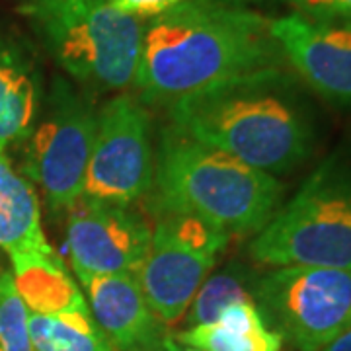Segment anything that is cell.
I'll list each match as a JSON object with an SVG mask.
<instances>
[{
	"label": "cell",
	"mask_w": 351,
	"mask_h": 351,
	"mask_svg": "<svg viewBox=\"0 0 351 351\" xmlns=\"http://www.w3.org/2000/svg\"><path fill=\"white\" fill-rule=\"evenodd\" d=\"M289 69L271 20L239 4L180 0L143 24L135 86L151 106L242 76Z\"/></svg>",
	"instance_id": "cell-1"
},
{
	"label": "cell",
	"mask_w": 351,
	"mask_h": 351,
	"mask_svg": "<svg viewBox=\"0 0 351 351\" xmlns=\"http://www.w3.org/2000/svg\"><path fill=\"white\" fill-rule=\"evenodd\" d=\"M168 123L267 174H289L316 145L308 106L289 69L205 88L170 104Z\"/></svg>",
	"instance_id": "cell-2"
},
{
	"label": "cell",
	"mask_w": 351,
	"mask_h": 351,
	"mask_svg": "<svg viewBox=\"0 0 351 351\" xmlns=\"http://www.w3.org/2000/svg\"><path fill=\"white\" fill-rule=\"evenodd\" d=\"M151 213L195 215L226 234H252L267 225L283 205L276 176L205 145L170 123L158 131Z\"/></svg>",
	"instance_id": "cell-3"
},
{
	"label": "cell",
	"mask_w": 351,
	"mask_h": 351,
	"mask_svg": "<svg viewBox=\"0 0 351 351\" xmlns=\"http://www.w3.org/2000/svg\"><path fill=\"white\" fill-rule=\"evenodd\" d=\"M20 10L78 84L101 92L135 84L143 22L110 0H25Z\"/></svg>",
	"instance_id": "cell-4"
},
{
	"label": "cell",
	"mask_w": 351,
	"mask_h": 351,
	"mask_svg": "<svg viewBox=\"0 0 351 351\" xmlns=\"http://www.w3.org/2000/svg\"><path fill=\"white\" fill-rule=\"evenodd\" d=\"M267 265L351 271V158L334 154L308 176L250 244Z\"/></svg>",
	"instance_id": "cell-5"
},
{
	"label": "cell",
	"mask_w": 351,
	"mask_h": 351,
	"mask_svg": "<svg viewBox=\"0 0 351 351\" xmlns=\"http://www.w3.org/2000/svg\"><path fill=\"white\" fill-rule=\"evenodd\" d=\"M265 324L297 351H320L351 326V271L283 265L254 281Z\"/></svg>",
	"instance_id": "cell-6"
},
{
	"label": "cell",
	"mask_w": 351,
	"mask_h": 351,
	"mask_svg": "<svg viewBox=\"0 0 351 351\" xmlns=\"http://www.w3.org/2000/svg\"><path fill=\"white\" fill-rule=\"evenodd\" d=\"M152 215L156 223L137 281L152 313L170 326L186 316L230 234L195 215L176 211Z\"/></svg>",
	"instance_id": "cell-7"
},
{
	"label": "cell",
	"mask_w": 351,
	"mask_h": 351,
	"mask_svg": "<svg viewBox=\"0 0 351 351\" xmlns=\"http://www.w3.org/2000/svg\"><path fill=\"white\" fill-rule=\"evenodd\" d=\"M41 108L27 137L25 172L53 211H66L84 191L98 112L64 78H55Z\"/></svg>",
	"instance_id": "cell-8"
},
{
	"label": "cell",
	"mask_w": 351,
	"mask_h": 351,
	"mask_svg": "<svg viewBox=\"0 0 351 351\" xmlns=\"http://www.w3.org/2000/svg\"><path fill=\"white\" fill-rule=\"evenodd\" d=\"M154 176L151 113L129 94H119L96 113V137L82 195L133 205L147 197Z\"/></svg>",
	"instance_id": "cell-9"
},
{
	"label": "cell",
	"mask_w": 351,
	"mask_h": 351,
	"mask_svg": "<svg viewBox=\"0 0 351 351\" xmlns=\"http://www.w3.org/2000/svg\"><path fill=\"white\" fill-rule=\"evenodd\" d=\"M151 239L152 226L133 205L80 195L66 209V248L78 279L137 276Z\"/></svg>",
	"instance_id": "cell-10"
},
{
	"label": "cell",
	"mask_w": 351,
	"mask_h": 351,
	"mask_svg": "<svg viewBox=\"0 0 351 351\" xmlns=\"http://www.w3.org/2000/svg\"><path fill=\"white\" fill-rule=\"evenodd\" d=\"M287 64L328 101L351 106V22L293 12L271 20Z\"/></svg>",
	"instance_id": "cell-11"
},
{
	"label": "cell",
	"mask_w": 351,
	"mask_h": 351,
	"mask_svg": "<svg viewBox=\"0 0 351 351\" xmlns=\"http://www.w3.org/2000/svg\"><path fill=\"white\" fill-rule=\"evenodd\" d=\"M90 313L115 351H160L168 338L166 324L152 313L137 276H86Z\"/></svg>",
	"instance_id": "cell-12"
},
{
	"label": "cell",
	"mask_w": 351,
	"mask_h": 351,
	"mask_svg": "<svg viewBox=\"0 0 351 351\" xmlns=\"http://www.w3.org/2000/svg\"><path fill=\"white\" fill-rule=\"evenodd\" d=\"M41 104L36 57L18 39L0 34V149L29 137Z\"/></svg>",
	"instance_id": "cell-13"
},
{
	"label": "cell",
	"mask_w": 351,
	"mask_h": 351,
	"mask_svg": "<svg viewBox=\"0 0 351 351\" xmlns=\"http://www.w3.org/2000/svg\"><path fill=\"white\" fill-rule=\"evenodd\" d=\"M10 262L16 291L29 313L66 314L90 311L86 297L55 252L18 254L10 256Z\"/></svg>",
	"instance_id": "cell-14"
},
{
	"label": "cell",
	"mask_w": 351,
	"mask_h": 351,
	"mask_svg": "<svg viewBox=\"0 0 351 351\" xmlns=\"http://www.w3.org/2000/svg\"><path fill=\"white\" fill-rule=\"evenodd\" d=\"M0 248L8 256L55 252L41 226L38 193L0 149Z\"/></svg>",
	"instance_id": "cell-15"
},
{
	"label": "cell",
	"mask_w": 351,
	"mask_h": 351,
	"mask_svg": "<svg viewBox=\"0 0 351 351\" xmlns=\"http://www.w3.org/2000/svg\"><path fill=\"white\" fill-rule=\"evenodd\" d=\"M178 341L203 351H281L283 338L265 324L256 302L230 304L211 324L188 328Z\"/></svg>",
	"instance_id": "cell-16"
},
{
	"label": "cell",
	"mask_w": 351,
	"mask_h": 351,
	"mask_svg": "<svg viewBox=\"0 0 351 351\" xmlns=\"http://www.w3.org/2000/svg\"><path fill=\"white\" fill-rule=\"evenodd\" d=\"M34 351H113L90 311L66 314L29 313Z\"/></svg>",
	"instance_id": "cell-17"
},
{
	"label": "cell",
	"mask_w": 351,
	"mask_h": 351,
	"mask_svg": "<svg viewBox=\"0 0 351 351\" xmlns=\"http://www.w3.org/2000/svg\"><path fill=\"white\" fill-rule=\"evenodd\" d=\"M254 281L256 277L237 263L207 277L197 289L188 313L184 316L186 330L201 324H211L230 304L254 302Z\"/></svg>",
	"instance_id": "cell-18"
},
{
	"label": "cell",
	"mask_w": 351,
	"mask_h": 351,
	"mask_svg": "<svg viewBox=\"0 0 351 351\" xmlns=\"http://www.w3.org/2000/svg\"><path fill=\"white\" fill-rule=\"evenodd\" d=\"M29 311L18 295L12 271L0 269V351H34Z\"/></svg>",
	"instance_id": "cell-19"
},
{
	"label": "cell",
	"mask_w": 351,
	"mask_h": 351,
	"mask_svg": "<svg viewBox=\"0 0 351 351\" xmlns=\"http://www.w3.org/2000/svg\"><path fill=\"white\" fill-rule=\"evenodd\" d=\"M297 12L324 20L351 22V0H289Z\"/></svg>",
	"instance_id": "cell-20"
},
{
	"label": "cell",
	"mask_w": 351,
	"mask_h": 351,
	"mask_svg": "<svg viewBox=\"0 0 351 351\" xmlns=\"http://www.w3.org/2000/svg\"><path fill=\"white\" fill-rule=\"evenodd\" d=\"M110 2L119 12L129 14L137 20H151L174 8L180 0H110Z\"/></svg>",
	"instance_id": "cell-21"
},
{
	"label": "cell",
	"mask_w": 351,
	"mask_h": 351,
	"mask_svg": "<svg viewBox=\"0 0 351 351\" xmlns=\"http://www.w3.org/2000/svg\"><path fill=\"white\" fill-rule=\"evenodd\" d=\"M320 351H351V326L346 328Z\"/></svg>",
	"instance_id": "cell-22"
},
{
	"label": "cell",
	"mask_w": 351,
	"mask_h": 351,
	"mask_svg": "<svg viewBox=\"0 0 351 351\" xmlns=\"http://www.w3.org/2000/svg\"><path fill=\"white\" fill-rule=\"evenodd\" d=\"M160 351H203V350H197V348H191V346H186V343H182V341H178L176 338H166L164 341L162 350Z\"/></svg>",
	"instance_id": "cell-23"
},
{
	"label": "cell",
	"mask_w": 351,
	"mask_h": 351,
	"mask_svg": "<svg viewBox=\"0 0 351 351\" xmlns=\"http://www.w3.org/2000/svg\"><path fill=\"white\" fill-rule=\"evenodd\" d=\"M219 2H226V4H239V6H242V4H246V2H256V0H219Z\"/></svg>",
	"instance_id": "cell-24"
}]
</instances>
